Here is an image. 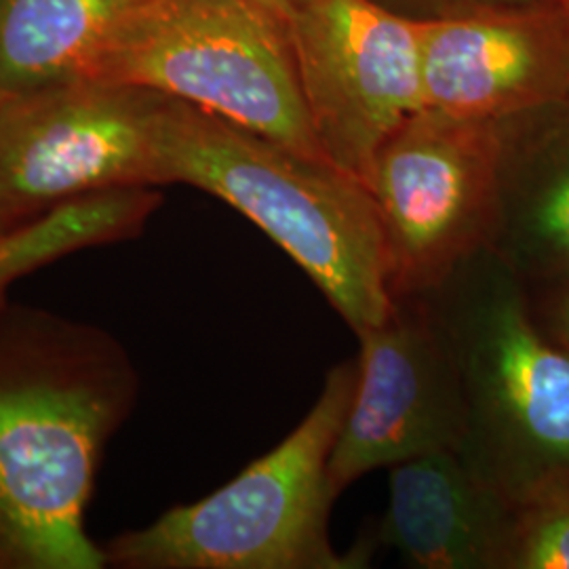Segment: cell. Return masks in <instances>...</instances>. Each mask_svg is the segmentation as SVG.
Listing matches in <instances>:
<instances>
[{
    "label": "cell",
    "instance_id": "cell-1",
    "mask_svg": "<svg viewBox=\"0 0 569 569\" xmlns=\"http://www.w3.org/2000/svg\"><path fill=\"white\" fill-rule=\"evenodd\" d=\"M138 395L110 331L0 296V569L108 568L87 509Z\"/></svg>",
    "mask_w": 569,
    "mask_h": 569
},
{
    "label": "cell",
    "instance_id": "cell-2",
    "mask_svg": "<svg viewBox=\"0 0 569 569\" xmlns=\"http://www.w3.org/2000/svg\"><path fill=\"white\" fill-rule=\"evenodd\" d=\"M161 186L218 197L305 270L355 333L395 308L378 209L363 183L190 103L164 96Z\"/></svg>",
    "mask_w": 569,
    "mask_h": 569
},
{
    "label": "cell",
    "instance_id": "cell-3",
    "mask_svg": "<svg viewBox=\"0 0 569 569\" xmlns=\"http://www.w3.org/2000/svg\"><path fill=\"white\" fill-rule=\"evenodd\" d=\"M357 385V359L333 367L308 416L274 449L192 505L103 547L117 569H361L371 550L329 540V456Z\"/></svg>",
    "mask_w": 569,
    "mask_h": 569
},
{
    "label": "cell",
    "instance_id": "cell-4",
    "mask_svg": "<svg viewBox=\"0 0 569 569\" xmlns=\"http://www.w3.org/2000/svg\"><path fill=\"white\" fill-rule=\"evenodd\" d=\"M89 79L157 91L329 163L283 18L258 0H142L114 28Z\"/></svg>",
    "mask_w": 569,
    "mask_h": 569
},
{
    "label": "cell",
    "instance_id": "cell-5",
    "mask_svg": "<svg viewBox=\"0 0 569 569\" xmlns=\"http://www.w3.org/2000/svg\"><path fill=\"white\" fill-rule=\"evenodd\" d=\"M505 163V122L430 108L382 143L366 188L385 232L395 300L428 298L493 247Z\"/></svg>",
    "mask_w": 569,
    "mask_h": 569
},
{
    "label": "cell",
    "instance_id": "cell-6",
    "mask_svg": "<svg viewBox=\"0 0 569 569\" xmlns=\"http://www.w3.org/2000/svg\"><path fill=\"white\" fill-rule=\"evenodd\" d=\"M437 291L448 302L432 310L453 348L467 401L462 456L486 477L507 453L529 458L542 477L569 470V357L538 333L493 249L468 260Z\"/></svg>",
    "mask_w": 569,
    "mask_h": 569
},
{
    "label": "cell",
    "instance_id": "cell-7",
    "mask_svg": "<svg viewBox=\"0 0 569 569\" xmlns=\"http://www.w3.org/2000/svg\"><path fill=\"white\" fill-rule=\"evenodd\" d=\"M164 96L77 79L0 98V222H34L61 204L129 186H161Z\"/></svg>",
    "mask_w": 569,
    "mask_h": 569
},
{
    "label": "cell",
    "instance_id": "cell-8",
    "mask_svg": "<svg viewBox=\"0 0 569 569\" xmlns=\"http://www.w3.org/2000/svg\"><path fill=\"white\" fill-rule=\"evenodd\" d=\"M281 18L327 161L366 186L382 143L425 108L420 18L378 0H291Z\"/></svg>",
    "mask_w": 569,
    "mask_h": 569
},
{
    "label": "cell",
    "instance_id": "cell-9",
    "mask_svg": "<svg viewBox=\"0 0 569 569\" xmlns=\"http://www.w3.org/2000/svg\"><path fill=\"white\" fill-rule=\"evenodd\" d=\"M357 336L355 395L327 467L336 498L371 470L467 446L460 369L425 298L395 300L380 326Z\"/></svg>",
    "mask_w": 569,
    "mask_h": 569
},
{
    "label": "cell",
    "instance_id": "cell-10",
    "mask_svg": "<svg viewBox=\"0 0 569 569\" xmlns=\"http://www.w3.org/2000/svg\"><path fill=\"white\" fill-rule=\"evenodd\" d=\"M422 103L507 122L569 102V49L552 0L475 4L420 18Z\"/></svg>",
    "mask_w": 569,
    "mask_h": 569
},
{
    "label": "cell",
    "instance_id": "cell-11",
    "mask_svg": "<svg viewBox=\"0 0 569 569\" xmlns=\"http://www.w3.org/2000/svg\"><path fill=\"white\" fill-rule=\"evenodd\" d=\"M390 468L376 545L399 550L413 568H507L515 519L505 489L453 449Z\"/></svg>",
    "mask_w": 569,
    "mask_h": 569
},
{
    "label": "cell",
    "instance_id": "cell-12",
    "mask_svg": "<svg viewBox=\"0 0 569 569\" xmlns=\"http://www.w3.org/2000/svg\"><path fill=\"white\" fill-rule=\"evenodd\" d=\"M142 0H0V98L89 79L114 28Z\"/></svg>",
    "mask_w": 569,
    "mask_h": 569
},
{
    "label": "cell",
    "instance_id": "cell-13",
    "mask_svg": "<svg viewBox=\"0 0 569 569\" xmlns=\"http://www.w3.org/2000/svg\"><path fill=\"white\" fill-rule=\"evenodd\" d=\"M163 203L152 186H129L61 204L0 239V296L42 266L82 249L133 241Z\"/></svg>",
    "mask_w": 569,
    "mask_h": 569
},
{
    "label": "cell",
    "instance_id": "cell-14",
    "mask_svg": "<svg viewBox=\"0 0 569 569\" xmlns=\"http://www.w3.org/2000/svg\"><path fill=\"white\" fill-rule=\"evenodd\" d=\"M507 568L569 569V470L549 472L521 491Z\"/></svg>",
    "mask_w": 569,
    "mask_h": 569
},
{
    "label": "cell",
    "instance_id": "cell-15",
    "mask_svg": "<svg viewBox=\"0 0 569 569\" xmlns=\"http://www.w3.org/2000/svg\"><path fill=\"white\" fill-rule=\"evenodd\" d=\"M512 239L538 262L569 266V138L521 201Z\"/></svg>",
    "mask_w": 569,
    "mask_h": 569
},
{
    "label": "cell",
    "instance_id": "cell-16",
    "mask_svg": "<svg viewBox=\"0 0 569 569\" xmlns=\"http://www.w3.org/2000/svg\"><path fill=\"white\" fill-rule=\"evenodd\" d=\"M517 2H536V0H449L448 9H465V7H475V4H517Z\"/></svg>",
    "mask_w": 569,
    "mask_h": 569
},
{
    "label": "cell",
    "instance_id": "cell-17",
    "mask_svg": "<svg viewBox=\"0 0 569 569\" xmlns=\"http://www.w3.org/2000/svg\"><path fill=\"white\" fill-rule=\"evenodd\" d=\"M555 7L559 9V16L563 20V28H566V39H568L569 49V0H552Z\"/></svg>",
    "mask_w": 569,
    "mask_h": 569
},
{
    "label": "cell",
    "instance_id": "cell-18",
    "mask_svg": "<svg viewBox=\"0 0 569 569\" xmlns=\"http://www.w3.org/2000/svg\"><path fill=\"white\" fill-rule=\"evenodd\" d=\"M258 2H262L266 7H270V9H274L277 13H281L284 7L291 2V0H258Z\"/></svg>",
    "mask_w": 569,
    "mask_h": 569
},
{
    "label": "cell",
    "instance_id": "cell-19",
    "mask_svg": "<svg viewBox=\"0 0 569 569\" xmlns=\"http://www.w3.org/2000/svg\"><path fill=\"white\" fill-rule=\"evenodd\" d=\"M13 230H16V228H13ZM7 232H11V228H7V226L2 224V222H0V239H2V237H4V234H7Z\"/></svg>",
    "mask_w": 569,
    "mask_h": 569
},
{
    "label": "cell",
    "instance_id": "cell-20",
    "mask_svg": "<svg viewBox=\"0 0 569 569\" xmlns=\"http://www.w3.org/2000/svg\"><path fill=\"white\" fill-rule=\"evenodd\" d=\"M568 327H569V308H568Z\"/></svg>",
    "mask_w": 569,
    "mask_h": 569
}]
</instances>
